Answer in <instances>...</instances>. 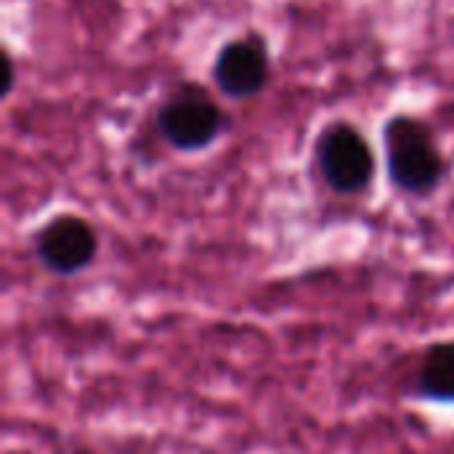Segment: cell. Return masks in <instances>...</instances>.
Here are the masks:
<instances>
[{
	"label": "cell",
	"mask_w": 454,
	"mask_h": 454,
	"mask_svg": "<svg viewBox=\"0 0 454 454\" xmlns=\"http://www.w3.org/2000/svg\"><path fill=\"white\" fill-rule=\"evenodd\" d=\"M386 165L396 189L407 194H428L444 178V157L428 125L418 117H391L386 130Z\"/></svg>",
	"instance_id": "6da1fadb"
},
{
	"label": "cell",
	"mask_w": 454,
	"mask_h": 454,
	"mask_svg": "<svg viewBox=\"0 0 454 454\" xmlns=\"http://www.w3.org/2000/svg\"><path fill=\"white\" fill-rule=\"evenodd\" d=\"M317 160L322 178L338 194H359L375 176L372 146L356 128L346 122H335L322 133L317 144Z\"/></svg>",
	"instance_id": "7a4b0ae2"
},
{
	"label": "cell",
	"mask_w": 454,
	"mask_h": 454,
	"mask_svg": "<svg viewBox=\"0 0 454 454\" xmlns=\"http://www.w3.org/2000/svg\"><path fill=\"white\" fill-rule=\"evenodd\" d=\"M162 136L181 152H197L210 146L221 128L223 114L218 104L200 88H184L170 96L157 114Z\"/></svg>",
	"instance_id": "3957f363"
},
{
	"label": "cell",
	"mask_w": 454,
	"mask_h": 454,
	"mask_svg": "<svg viewBox=\"0 0 454 454\" xmlns=\"http://www.w3.org/2000/svg\"><path fill=\"white\" fill-rule=\"evenodd\" d=\"M98 237L80 215H56L35 237V255L51 274L72 277L93 263Z\"/></svg>",
	"instance_id": "277c9868"
},
{
	"label": "cell",
	"mask_w": 454,
	"mask_h": 454,
	"mask_svg": "<svg viewBox=\"0 0 454 454\" xmlns=\"http://www.w3.org/2000/svg\"><path fill=\"white\" fill-rule=\"evenodd\" d=\"M215 85L231 98L255 96L269 77V56L261 37L231 40L221 48L213 67Z\"/></svg>",
	"instance_id": "5b68a950"
},
{
	"label": "cell",
	"mask_w": 454,
	"mask_h": 454,
	"mask_svg": "<svg viewBox=\"0 0 454 454\" xmlns=\"http://www.w3.org/2000/svg\"><path fill=\"white\" fill-rule=\"evenodd\" d=\"M418 391L426 399L454 404V340L428 348L418 372Z\"/></svg>",
	"instance_id": "8992f818"
}]
</instances>
